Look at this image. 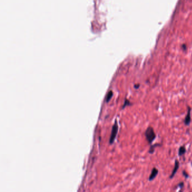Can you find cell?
<instances>
[{"label":"cell","mask_w":192,"mask_h":192,"mask_svg":"<svg viewBox=\"0 0 192 192\" xmlns=\"http://www.w3.org/2000/svg\"><path fill=\"white\" fill-rule=\"evenodd\" d=\"M144 135L149 144H151L156 138V135L154 129L151 126L148 127L144 132Z\"/></svg>","instance_id":"obj_1"},{"label":"cell","mask_w":192,"mask_h":192,"mask_svg":"<svg viewBox=\"0 0 192 192\" xmlns=\"http://www.w3.org/2000/svg\"><path fill=\"white\" fill-rule=\"evenodd\" d=\"M158 174V169L156 168V167H154V168L152 169L151 174L149 175V181L153 180L154 179L156 178V177L157 176Z\"/></svg>","instance_id":"obj_5"},{"label":"cell","mask_w":192,"mask_h":192,"mask_svg":"<svg viewBox=\"0 0 192 192\" xmlns=\"http://www.w3.org/2000/svg\"><path fill=\"white\" fill-rule=\"evenodd\" d=\"M182 175H183V176L185 177L186 179H188L189 178V175H188V173L186 172L185 170L182 171Z\"/></svg>","instance_id":"obj_11"},{"label":"cell","mask_w":192,"mask_h":192,"mask_svg":"<svg viewBox=\"0 0 192 192\" xmlns=\"http://www.w3.org/2000/svg\"><path fill=\"white\" fill-rule=\"evenodd\" d=\"M179 167H180L179 161L178 159H175V163H174V169H173L172 172H171V174L170 175V176H169V178L170 179H172L175 176V175L177 172V171H178V169H179Z\"/></svg>","instance_id":"obj_4"},{"label":"cell","mask_w":192,"mask_h":192,"mask_svg":"<svg viewBox=\"0 0 192 192\" xmlns=\"http://www.w3.org/2000/svg\"><path fill=\"white\" fill-rule=\"evenodd\" d=\"M132 103L131 102H130V100H128L127 99H124V105H123V106H122V109H124V108H125L126 107H127V106H130V105H132Z\"/></svg>","instance_id":"obj_9"},{"label":"cell","mask_w":192,"mask_h":192,"mask_svg":"<svg viewBox=\"0 0 192 192\" xmlns=\"http://www.w3.org/2000/svg\"><path fill=\"white\" fill-rule=\"evenodd\" d=\"M186 149L185 148V147L184 146H181L179 148V152H178V154L179 156H184V154L186 153Z\"/></svg>","instance_id":"obj_7"},{"label":"cell","mask_w":192,"mask_h":192,"mask_svg":"<svg viewBox=\"0 0 192 192\" xmlns=\"http://www.w3.org/2000/svg\"><path fill=\"white\" fill-rule=\"evenodd\" d=\"M113 92L112 91H110L108 92L107 96H106V101H107V102H109V100L111 99L112 97L113 96Z\"/></svg>","instance_id":"obj_8"},{"label":"cell","mask_w":192,"mask_h":192,"mask_svg":"<svg viewBox=\"0 0 192 192\" xmlns=\"http://www.w3.org/2000/svg\"><path fill=\"white\" fill-rule=\"evenodd\" d=\"M184 182L183 181L180 182V183H179L178 185H177L176 186H175L174 189H176V188H181V189H182V188L184 187Z\"/></svg>","instance_id":"obj_10"},{"label":"cell","mask_w":192,"mask_h":192,"mask_svg":"<svg viewBox=\"0 0 192 192\" xmlns=\"http://www.w3.org/2000/svg\"><path fill=\"white\" fill-rule=\"evenodd\" d=\"M188 112H187V114H186V116L184 118V122L186 126H189L190 124L191 123V111H192V108L189 107V106H188Z\"/></svg>","instance_id":"obj_3"},{"label":"cell","mask_w":192,"mask_h":192,"mask_svg":"<svg viewBox=\"0 0 192 192\" xmlns=\"http://www.w3.org/2000/svg\"><path fill=\"white\" fill-rule=\"evenodd\" d=\"M140 84H135V85H134V88H135V89H138L140 87Z\"/></svg>","instance_id":"obj_12"},{"label":"cell","mask_w":192,"mask_h":192,"mask_svg":"<svg viewBox=\"0 0 192 192\" xmlns=\"http://www.w3.org/2000/svg\"><path fill=\"white\" fill-rule=\"evenodd\" d=\"M160 146H161V144H159V143H156V144L152 145V146L150 147L149 149L148 153L149 154L154 153V151H155L156 148H157V147H160Z\"/></svg>","instance_id":"obj_6"},{"label":"cell","mask_w":192,"mask_h":192,"mask_svg":"<svg viewBox=\"0 0 192 192\" xmlns=\"http://www.w3.org/2000/svg\"><path fill=\"white\" fill-rule=\"evenodd\" d=\"M118 131V124H117V121H115L114 124H113V126L112 127L111 135V136H110L109 143L111 144H113V142H114L115 137H116Z\"/></svg>","instance_id":"obj_2"}]
</instances>
